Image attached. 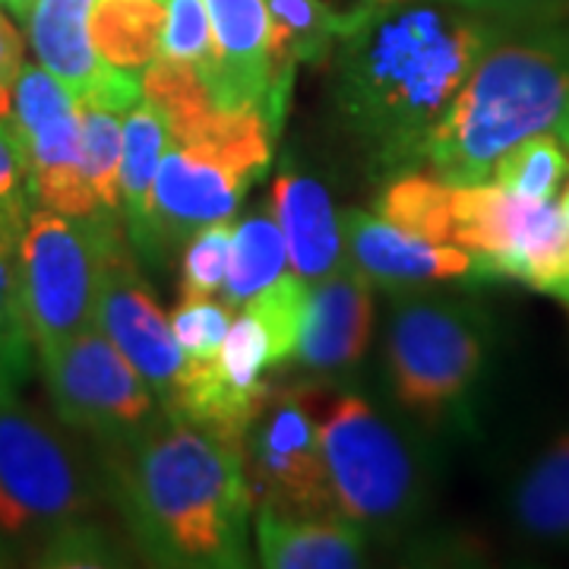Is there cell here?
Returning <instances> with one entry per match:
<instances>
[{
	"label": "cell",
	"instance_id": "cell-22",
	"mask_svg": "<svg viewBox=\"0 0 569 569\" xmlns=\"http://www.w3.org/2000/svg\"><path fill=\"white\" fill-rule=\"evenodd\" d=\"M26 203H0V370L22 377L36 355L22 305L20 241Z\"/></svg>",
	"mask_w": 569,
	"mask_h": 569
},
{
	"label": "cell",
	"instance_id": "cell-25",
	"mask_svg": "<svg viewBox=\"0 0 569 569\" xmlns=\"http://www.w3.org/2000/svg\"><path fill=\"white\" fill-rule=\"evenodd\" d=\"M380 219L430 244H452V183L437 174H402L377 200Z\"/></svg>",
	"mask_w": 569,
	"mask_h": 569
},
{
	"label": "cell",
	"instance_id": "cell-34",
	"mask_svg": "<svg viewBox=\"0 0 569 569\" xmlns=\"http://www.w3.org/2000/svg\"><path fill=\"white\" fill-rule=\"evenodd\" d=\"M449 3H459L509 29L569 20V0H449Z\"/></svg>",
	"mask_w": 569,
	"mask_h": 569
},
{
	"label": "cell",
	"instance_id": "cell-35",
	"mask_svg": "<svg viewBox=\"0 0 569 569\" xmlns=\"http://www.w3.org/2000/svg\"><path fill=\"white\" fill-rule=\"evenodd\" d=\"M29 174L26 142L13 121H0V203H26L22 183Z\"/></svg>",
	"mask_w": 569,
	"mask_h": 569
},
{
	"label": "cell",
	"instance_id": "cell-32",
	"mask_svg": "<svg viewBox=\"0 0 569 569\" xmlns=\"http://www.w3.org/2000/svg\"><path fill=\"white\" fill-rule=\"evenodd\" d=\"M77 108L73 92L58 77H51L44 67H26L13 82V123L20 130L22 142L41 123L54 121L58 114H67Z\"/></svg>",
	"mask_w": 569,
	"mask_h": 569
},
{
	"label": "cell",
	"instance_id": "cell-7",
	"mask_svg": "<svg viewBox=\"0 0 569 569\" xmlns=\"http://www.w3.org/2000/svg\"><path fill=\"white\" fill-rule=\"evenodd\" d=\"M488 361V326L466 305L411 301L389 326L396 399L427 421L466 406Z\"/></svg>",
	"mask_w": 569,
	"mask_h": 569
},
{
	"label": "cell",
	"instance_id": "cell-36",
	"mask_svg": "<svg viewBox=\"0 0 569 569\" xmlns=\"http://www.w3.org/2000/svg\"><path fill=\"white\" fill-rule=\"evenodd\" d=\"M22 70V41L17 26L0 13V86H13Z\"/></svg>",
	"mask_w": 569,
	"mask_h": 569
},
{
	"label": "cell",
	"instance_id": "cell-14",
	"mask_svg": "<svg viewBox=\"0 0 569 569\" xmlns=\"http://www.w3.org/2000/svg\"><path fill=\"white\" fill-rule=\"evenodd\" d=\"M342 228H346L351 263L370 282L402 288V284L452 282L475 276V263L462 247L421 241L380 216L348 212Z\"/></svg>",
	"mask_w": 569,
	"mask_h": 569
},
{
	"label": "cell",
	"instance_id": "cell-6",
	"mask_svg": "<svg viewBox=\"0 0 569 569\" xmlns=\"http://www.w3.org/2000/svg\"><path fill=\"white\" fill-rule=\"evenodd\" d=\"M317 418L336 507L351 522H387L415 500V462L406 443L358 396L298 387Z\"/></svg>",
	"mask_w": 569,
	"mask_h": 569
},
{
	"label": "cell",
	"instance_id": "cell-37",
	"mask_svg": "<svg viewBox=\"0 0 569 569\" xmlns=\"http://www.w3.org/2000/svg\"><path fill=\"white\" fill-rule=\"evenodd\" d=\"M326 3H329V10L342 20V36H346L348 29L361 20V17H367V10L377 7L380 0H326ZM342 36H339V39H342Z\"/></svg>",
	"mask_w": 569,
	"mask_h": 569
},
{
	"label": "cell",
	"instance_id": "cell-29",
	"mask_svg": "<svg viewBox=\"0 0 569 569\" xmlns=\"http://www.w3.org/2000/svg\"><path fill=\"white\" fill-rule=\"evenodd\" d=\"M212 365L231 387L247 389V392L266 387L263 370L276 361H272L269 332L257 313H250L247 307L241 310V317L228 326V336H224L219 355L212 358Z\"/></svg>",
	"mask_w": 569,
	"mask_h": 569
},
{
	"label": "cell",
	"instance_id": "cell-11",
	"mask_svg": "<svg viewBox=\"0 0 569 569\" xmlns=\"http://www.w3.org/2000/svg\"><path fill=\"white\" fill-rule=\"evenodd\" d=\"M212 58L203 80L219 108H257L276 127L284 114V89L272 70L269 0H206Z\"/></svg>",
	"mask_w": 569,
	"mask_h": 569
},
{
	"label": "cell",
	"instance_id": "cell-28",
	"mask_svg": "<svg viewBox=\"0 0 569 569\" xmlns=\"http://www.w3.org/2000/svg\"><path fill=\"white\" fill-rule=\"evenodd\" d=\"M244 307L250 313H257L260 323L266 326L269 342H272V361L282 365L288 358H295L301 329L307 323V310H310L307 279L282 272L269 288H263L260 295H253Z\"/></svg>",
	"mask_w": 569,
	"mask_h": 569
},
{
	"label": "cell",
	"instance_id": "cell-26",
	"mask_svg": "<svg viewBox=\"0 0 569 569\" xmlns=\"http://www.w3.org/2000/svg\"><path fill=\"white\" fill-rule=\"evenodd\" d=\"M569 174V149L553 133H531L490 168V181L529 200H553Z\"/></svg>",
	"mask_w": 569,
	"mask_h": 569
},
{
	"label": "cell",
	"instance_id": "cell-5",
	"mask_svg": "<svg viewBox=\"0 0 569 569\" xmlns=\"http://www.w3.org/2000/svg\"><path fill=\"white\" fill-rule=\"evenodd\" d=\"M452 244L471 257L475 279H509L553 298L569 291V222L553 200L493 181L452 187Z\"/></svg>",
	"mask_w": 569,
	"mask_h": 569
},
{
	"label": "cell",
	"instance_id": "cell-9",
	"mask_svg": "<svg viewBox=\"0 0 569 569\" xmlns=\"http://www.w3.org/2000/svg\"><path fill=\"white\" fill-rule=\"evenodd\" d=\"M241 462L250 490L260 493V503L295 516L339 512L329 485L320 427L298 387H269L263 406L244 430Z\"/></svg>",
	"mask_w": 569,
	"mask_h": 569
},
{
	"label": "cell",
	"instance_id": "cell-31",
	"mask_svg": "<svg viewBox=\"0 0 569 569\" xmlns=\"http://www.w3.org/2000/svg\"><path fill=\"white\" fill-rule=\"evenodd\" d=\"M231 241H234V224L228 222L206 224L190 238L183 250L181 272V298H200V295H216L228 276V260H231Z\"/></svg>",
	"mask_w": 569,
	"mask_h": 569
},
{
	"label": "cell",
	"instance_id": "cell-15",
	"mask_svg": "<svg viewBox=\"0 0 569 569\" xmlns=\"http://www.w3.org/2000/svg\"><path fill=\"white\" fill-rule=\"evenodd\" d=\"M370 279L351 260H342L310 291L295 358L313 370L355 365L370 339Z\"/></svg>",
	"mask_w": 569,
	"mask_h": 569
},
{
	"label": "cell",
	"instance_id": "cell-4",
	"mask_svg": "<svg viewBox=\"0 0 569 569\" xmlns=\"http://www.w3.org/2000/svg\"><path fill=\"white\" fill-rule=\"evenodd\" d=\"M121 241L114 222L36 209L22 228V305L36 355H48L77 332L96 326L104 260Z\"/></svg>",
	"mask_w": 569,
	"mask_h": 569
},
{
	"label": "cell",
	"instance_id": "cell-10",
	"mask_svg": "<svg viewBox=\"0 0 569 569\" xmlns=\"http://www.w3.org/2000/svg\"><path fill=\"white\" fill-rule=\"evenodd\" d=\"M39 361L63 425L114 443L152 415V387L99 326L82 329Z\"/></svg>",
	"mask_w": 569,
	"mask_h": 569
},
{
	"label": "cell",
	"instance_id": "cell-39",
	"mask_svg": "<svg viewBox=\"0 0 569 569\" xmlns=\"http://www.w3.org/2000/svg\"><path fill=\"white\" fill-rule=\"evenodd\" d=\"M560 209H563V216H567V222H569V181H567V190H563V197H560Z\"/></svg>",
	"mask_w": 569,
	"mask_h": 569
},
{
	"label": "cell",
	"instance_id": "cell-2",
	"mask_svg": "<svg viewBox=\"0 0 569 569\" xmlns=\"http://www.w3.org/2000/svg\"><path fill=\"white\" fill-rule=\"evenodd\" d=\"M130 526L174 567H241L253 490L241 452L168 411V425L114 440Z\"/></svg>",
	"mask_w": 569,
	"mask_h": 569
},
{
	"label": "cell",
	"instance_id": "cell-19",
	"mask_svg": "<svg viewBox=\"0 0 569 569\" xmlns=\"http://www.w3.org/2000/svg\"><path fill=\"white\" fill-rule=\"evenodd\" d=\"M164 0H96L89 39L96 54L121 70H142L162 54Z\"/></svg>",
	"mask_w": 569,
	"mask_h": 569
},
{
	"label": "cell",
	"instance_id": "cell-23",
	"mask_svg": "<svg viewBox=\"0 0 569 569\" xmlns=\"http://www.w3.org/2000/svg\"><path fill=\"white\" fill-rule=\"evenodd\" d=\"M168 149V127L152 104L140 99L127 111L123 121V156H121V206L133 238L140 234L149 216L152 181Z\"/></svg>",
	"mask_w": 569,
	"mask_h": 569
},
{
	"label": "cell",
	"instance_id": "cell-21",
	"mask_svg": "<svg viewBox=\"0 0 569 569\" xmlns=\"http://www.w3.org/2000/svg\"><path fill=\"white\" fill-rule=\"evenodd\" d=\"M142 99L162 114L164 127H168V140L178 142V146L193 140L219 108L212 102V92H209L197 63L174 61L164 54H159L146 67Z\"/></svg>",
	"mask_w": 569,
	"mask_h": 569
},
{
	"label": "cell",
	"instance_id": "cell-17",
	"mask_svg": "<svg viewBox=\"0 0 569 569\" xmlns=\"http://www.w3.org/2000/svg\"><path fill=\"white\" fill-rule=\"evenodd\" d=\"M272 212L284 238L295 276L323 279L339 266V222L320 183L295 171H282L272 183Z\"/></svg>",
	"mask_w": 569,
	"mask_h": 569
},
{
	"label": "cell",
	"instance_id": "cell-27",
	"mask_svg": "<svg viewBox=\"0 0 569 569\" xmlns=\"http://www.w3.org/2000/svg\"><path fill=\"white\" fill-rule=\"evenodd\" d=\"M77 108H80L82 171L92 183L102 209L114 212L121 206V114L96 102H77Z\"/></svg>",
	"mask_w": 569,
	"mask_h": 569
},
{
	"label": "cell",
	"instance_id": "cell-33",
	"mask_svg": "<svg viewBox=\"0 0 569 569\" xmlns=\"http://www.w3.org/2000/svg\"><path fill=\"white\" fill-rule=\"evenodd\" d=\"M162 54L174 61L197 63L203 70L212 58V29L206 0H168L164 3Z\"/></svg>",
	"mask_w": 569,
	"mask_h": 569
},
{
	"label": "cell",
	"instance_id": "cell-12",
	"mask_svg": "<svg viewBox=\"0 0 569 569\" xmlns=\"http://www.w3.org/2000/svg\"><path fill=\"white\" fill-rule=\"evenodd\" d=\"M96 326L118 346L123 358L140 370V377L162 392L164 399L178 387L187 358L181 342L174 339L149 288L137 276V263L127 253L123 241L111 247L104 260L102 288L96 301Z\"/></svg>",
	"mask_w": 569,
	"mask_h": 569
},
{
	"label": "cell",
	"instance_id": "cell-13",
	"mask_svg": "<svg viewBox=\"0 0 569 569\" xmlns=\"http://www.w3.org/2000/svg\"><path fill=\"white\" fill-rule=\"evenodd\" d=\"M244 190L247 183L219 162L206 159L190 146H174L168 140L149 193V216L133 241L142 250L181 244L203 231L206 224L234 219Z\"/></svg>",
	"mask_w": 569,
	"mask_h": 569
},
{
	"label": "cell",
	"instance_id": "cell-16",
	"mask_svg": "<svg viewBox=\"0 0 569 569\" xmlns=\"http://www.w3.org/2000/svg\"><path fill=\"white\" fill-rule=\"evenodd\" d=\"M257 550L269 569H351L361 563V535L348 516H295L260 503Z\"/></svg>",
	"mask_w": 569,
	"mask_h": 569
},
{
	"label": "cell",
	"instance_id": "cell-24",
	"mask_svg": "<svg viewBox=\"0 0 569 569\" xmlns=\"http://www.w3.org/2000/svg\"><path fill=\"white\" fill-rule=\"evenodd\" d=\"M284 263H288V250L279 222L269 216L244 219L234 228L228 276L222 284L228 307H244L253 295H260L282 276Z\"/></svg>",
	"mask_w": 569,
	"mask_h": 569
},
{
	"label": "cell",
	"instance_id": "cell-30",
	"mask_svg": "<svg viewBox=\"0 0 569 569\" xmlns=\"http://www.w3.org/2000/svg\"><path fill=\"white\" fill-rule=\"evenodd\" d=\"M174 339L181 342L183 358L193 365H206L219 355L228 326H231V310L228 305L212 301V295L200 298H181L174 313L168 317Z\"/></svg>",
	"mask_w": 569,
	"mask_h": 569
},
{
	"label": "cell",
	"instance_id": "cell-3",
	"mask_svg": "<svg viewBox=\"0 0 569 569\" xmlns=\"http://www.w3.org/2000/svg\"><path fill=\"white\" fill-rule=\"evenodd\" d=\"M531 133H553L569 149V20L503 29L433 130L425 162L452 187L485 183Z\"/></svg>",
	"mask_w": 569,
	"mask_h": 569
},
{
	"label": "cell",
	"instance_id": "cell-38",
	"mask_svg": "<svg viewBox=\"0 0 569 569\" xmlns=\"http://www.w3.org/2000/svg\"><path fill=\"white\" fill-rule=\"evenodd\" d=\"M17 20H29V13H32V7H36V0H0Z\"/></svg>",
	"mask_w": 569,
	"mask_h": 569
},
{
	"label": "cell",
	"instance_id": "cell-1",
	"mask_svg": "<svg viewBox=\"0 0 569 569\" xmlns=\"http://www.w3.org/2000/svg\"><path fill=\"white\" fill-rule=\"evenodd\" d=\"M509 29L449 0H380L339 39V104L392 168L427 142L493 39Z\"/></svg>",
	"mask_w": 569,
	"mask_h": 569
},
{
	"label": "cell",
	"instance_id": "cell-20",
	"mask_svg": "<svg viewBox=\"0 0 569 569\" xmlns=\"http://www.w3.org/2000/svg\"><path fill=\"white\" fill-rule=\"evenodd\" d=\"M512 516L538 541H569V433L553 440L522 475Z\"/></svg>",
	"mask_w": 569,
	"mask_h": 569
},
{
	"label": "cell",
	"instance_id": "cell-8",
	"mask_svg": "<svg viewBox=\"0 0 569 569\" xmlns=\"http://www.w3.org/2000/svg\"><path fill=\"white\" fill-rule=\"evenodd\" d=\"M0 370V535L58 531L89 509V488L63 440L17 399Z\"/></svg>",
	"mask_w": 569,
	"mask_h": 569
},
{
	"label": "cell",
	"instance_id": "cell-18",
	"mask_svg": "<svg viewBox=\"0 0 569 569\" xmlns=\"http://www.w3.org/2000/svg\"><path fill=\"white\" fill-rule=\"evenodd\" d=\"M96 0H36L29 13V39L39 54V63L82 99L102 70L89 39V13Z\"/></svg>",
	"mask_w": 569,
	"mask_h": 569
}]
</instances>
